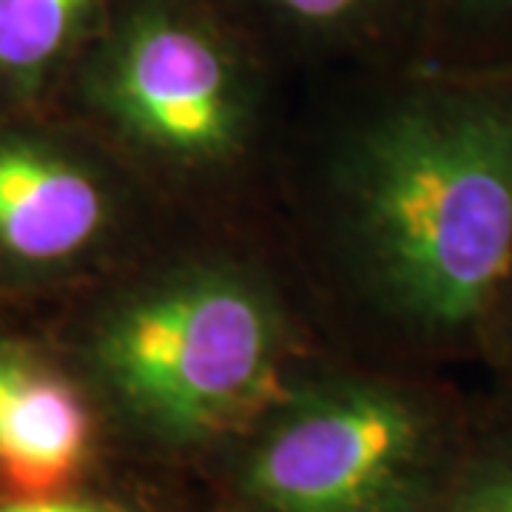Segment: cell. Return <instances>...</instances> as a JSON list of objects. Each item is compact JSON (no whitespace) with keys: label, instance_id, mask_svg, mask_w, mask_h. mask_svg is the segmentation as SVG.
<instances>
[{"label":"cell","instance_id":"cell-1","mask_svg":"<svg viewBox=\"0 0 512 512\" xmlns=\"http://www.w3.org/2000/svg\"><path fill=\"white\" fill-rule=\"evenodd\" d=\"M308 214L367 325L419 356H481L512 268V74L413 60L330 134Z\"/></svg>","mask_w":512,"mask_h":512},{"label":"cell","instance_id":"cell-2","mask_svg":"<svg viewBox=\"0 0 512 512\" xmlns=\"http://www.w3.org/2000/svg\"><path fill=\"white\" fill-rule=\"evenodd\" d=\"M293 325L271 276L225 254L174 259L100 319L94 365L131 419L171 444L211 439L279 393Z\"/></svg>","mask_w":512,"mask_h":512},{"label":"cell","instance_id":"cell-3","mask_svg":"<svg viewBox=\"0 0 512 512\" xmlns=\"http://www.w3.org/2000/svg\"><path fill=\"white\" fill-rule=\"evenodd\" d=\"M473 433L444 396L336 379L276 402L242 467L259 512H427Z\"/></svg>","mask_w":512,"mask_h":512},{"label":"cell","instance_id":"cell-4","mask_svg":"<svg viewBox=\"0 0 512 512\" xmlns=\"http://www.w3.org/2000/svg\"><path fill=\"white\" fill-rule=\"evenodd\" d=\"M92 100L151 174L220 183L262 131V80L248 46L205 0H131L103 43Z\"/></svg>","mask_w":512,"mask_h":512},{"label":"cell","instance_id":"cell-5","mask_svg":"<svg viewBox=\"0 0 512 512\" xmlns=\"http://www.w3.org/2000/svg\"><path fill=\"white\" fill-rule=\"evenodd\" d=\"M120 217L117 191L92 165L37 140H0V256L26 268L94 251Z\"/></svg>","mask_w":512,"mask_h":512},{"label":"cell","instance_id":"cell-6","mask_svg":"<svg viewBox=\"0 0 512 512\" xmlns=\"http://www.w3.org/2000/svg\"><path fill=\"white\" fill-rule=\"evenodd\" d=\"M89 410L72 384L32 370L0 419V481L23 498H46L83 464Z\"/></svg>","mask_w":512,"mask_h":512},{"label":"cell","instance_id":"cell-7","mask_svg":"<svg viewBox=\"0 0 512 512\" xmlns=\"http://www.w3.org/2000/svg\"><path fill=\"white\" fill-rule=\"evenodd\" d=\"M276 35L311 49H348L407 32L413 52L433 0H242Z\"/></svg>","mask_w":512,"mask_h":512},{"label":"cell","instance_id":"cell-8","mask_svg":"<svg viewBox=\"0 0 512 512\" xmlns=\"http://www.w3.org/2000/svg\"><path fill=\"white\" fill-rule=\"evenodd\" d=\"M413 60L453 72L512 74V0H433Z\"/></svg>","mask_w":512,"mask_h":512},{"label":"cell","instance_id":"cell-9","mask_svg":"<svg viewBox=\"0 0 512 512\" xmlns=\"http://www.w3.org/2000/svg\"><path fill=\"white\" fill-rule=\"evenodd\" d=\"M100 0H0V80L35 86L72 49Z\"/></svg>","mask_w":512,"mask_h":512},{"label":"cell","instance_id":"cell-10","mask_svg":"<svg viewBox=\"0 0 512 512\" xmlns=\"http://www.w3.org/2000/svg\"><path fill=\"white\" fill-rule=\"evenodd\" d=\"M427 512H512V424L470 439L456 476Z\"/></svg>","mask_w":512,"mask_h":512},{"label":"cell","instance_id":"cell-11","mask_svg":"<svg viewBox=\"0 0 512 512\" xmlns=\"http://www.w3.org/2000/svg\"><path fill=\"white\" fill-rule=\"evenodd\" d=\"M481 356L498 370V376L504 379L512 399V268L504 279V288L498 293L490 325L484 333Z\"/></svg>","mask_w":512,"mask_h":512},{"label":"cell","instance_id":"cell-12","mask_svg":"<svg viewBox=\"0 0 512 512\" xmlns=\"http://www.w3.org/2000/svg\"><path fill=\"white\" fill-rule=\"evenodd\" d=\"M0 512H120L100 501H57V498H20L0 504Z\"/></svg>","mask_w":512,"mask_h":512},{"label":"cell","instance_id":"cell-13","mask_svg":"<svg viewBox=\"0 0 512 512\" xmlns=\"http://www.w3.org/2000/svg\"><path fill=\"white\" fill-rule=\"evenodd\" d=\"M26 373H29V365L20 359L18 353L0 348V419H3V413H6V407L12 402V396H15V390H18V384L23 382Z\"/></svg>","mask_w":512,"mask_h":512}]
</instances>
